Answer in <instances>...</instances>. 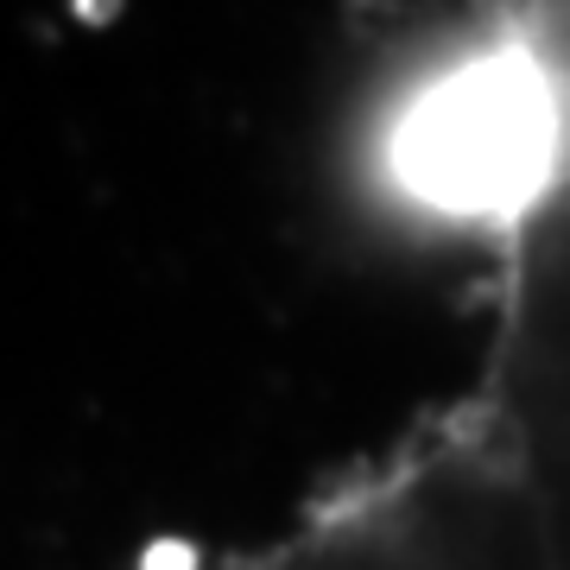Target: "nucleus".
Masks as SVG:
<instances>
[{
	"mask_svg": "<svg viewBox=\"0 0 570 570\" xmlns=\"http://www.w3.org/2000/svg\"><path fill=\"white\" fill-rule=\"evenodd\" d=\"M228 570H558V558L532 494L463 406Z\"/></svg>",
	"mask_w": 570,
	"mask_h": 570,
	"instance_id": "1",
	"label": "nucleus"
},
{
	"mask_svg": "<svg viewBox=\"0 0 570 570\" xmlns=\"http://www.w3.org/2000/svg\"><path fill=\"white\" fill-rule=\"evenodd\" d=\"M539 32L558 89L551 153L527 204L494 235L501 247V324L482 393L469 412L508 456L546 520L551 558L570 570V32L532 0H513Z\"/></svg>",
	"mask_w": 570,
	"mask_h": 570,
	"instance_id": "2",
	"label": "nucleus"
}]
</instances>
